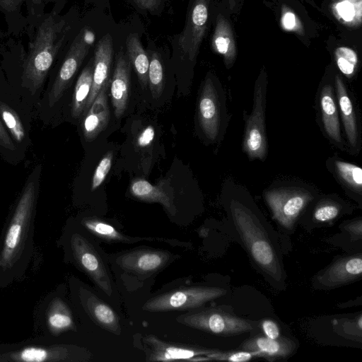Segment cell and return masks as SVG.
I'll return each mask as SVG.
<instances>
[{"instance_id": "1", "label": "cell", "mask_w": 362, "mask_h": 362, "mask_svg": "<svg viewBox=\"0 0 362 362\" xmlns=\"http://www.w3.org/2000/svg\"><path fill=\"white\" fill-rule=\"evenodd\" d=\"M224 206L232 232L255 269L274 288H286V274L279 237L246 188L229 180Z\"/></svg>"}, {"instance_id": "2", "label": "cell", "mask_w": 362, "mask_h": 362, "mask_svg": "<svg viewBox=\"0 0 362 362\" xmlns=\"http://www.w3.org/2000/svg\"><path fill=\"white\" fill-rule=\"evenodd\" d=\"M41 166L29 176L0 240V288L22 281L34 255V222Z\"/></svg>"}, {"instance_id": "3", "label": "cell", "mask_w": 362, "mask_h": 362, "mask_svg": "<svg viewBox=\"0 0 362 362\" xmlns=\"http://www.w3.org/2000/svg\"><path fill=\"white\" fill-rule=\"evenodd\" d=\"M69 26L64 19L48 16L37 29L24 63L23 83L32 92L40 89L62 47Z\"/></svg>"}, {"instance_id": "4", "label": "cell", "mask_w": 362, "mask_h": 362, "mask_svg": "<svg viewBox=\"0 0 362 362\" xmlns=\"http://www.w3.org/2000/svg\"><path fill=\"white\" fill-rule=\"evenodd\" d=\"M274 219L286 231H293L299 217L316 197L317 192L300 185H282L264 192Z\"/></svg>"}, {"instance_id": "5", "label": "cell", "mask_w": 362, "mask_h": 362, "mask_svg": "<svg viewBox=\"0 0 362 362\" xmlns=\"http://www.w3.org/2000/svg\"><path fill=\"white\" fill-rule=\"evenodd\" d=\"M267 95V78L265 72L262 71L255 84L252 112L245 117L243 150L252 160H264L267 155L265 120Z\"/></svg>"}, {"instance_id": "6", "label": "cell", "mask_w": 362, "mask_h": 362, "mask_svg": "<svg viewBox=\"0 0 362 362\" xmlns=\"http://www.w3.org/2000/svg\"><path fill=\"white\" fill-rule=\"evenodd\" d=\"M228 120L223 90L211 77L206 78L198 100V122L202 132L211 141L221 140Z\"/></svg>"}, {"instance_id": "7", "label": "cell", "mask_w": 362, "mask_h": 362, "mask_svg": "<svg viewBox=\"0 0 362 362\" xmlns=\"http://www.w3.org/2000/svg\"><path fill=\"white\" fill-rule=\"evenodd\" d=\"M179 321L190 327L221 336H233L255 329L257 322L241 318L216 308L180 316Z\"/></svg>"}, {"instance_id": "8", "label": "cell", "mask_w": 362, "mask_h": 362, "mask_svg": "<svg viewBox=\"0 0 362 362\" xmlns=\"http://www.w3.org/2000/svg\"><path fill=\"white\" fill-rule=\"evenodd\" d=\"M226 293V289L215 286L182 288L150 298L143 309L148 312H168L196 308Z\"/></svg>"}, {"instance_id": "9", "label": "cell", "mask_w": 362, "mask_h": 362, "mask_svg": "<svg viewBox=\"0 0 362 362\" xmlns=\"http://www.w3.org/2000/svg\"><path fill=\"white\" fill-rule=\"evenodd\" d=\"M93 40L94 34L88 28L81 29L75 37L49 92L47 101L50 107L63 96L88 54Z\"/></svg>"}, {"instance_id": "10", "label": "cell", "mask_w": 362, "mask_h": 362, "mask_svg": "<svg viewBox=\"0 0 362 362\" xmlns=\"http://www.w3.org/2000/svg\"><path fill=\"white\" fill-rule=\"evenodd\" d=\"M73 259L105 293H112V286L107 267L93 244L83 235L74 233L69 240Z\"/></svg>"}, {"instance_id": "11", "label": "cell", "mask_w": 362, "mask_h": 362, "mask_svg": "<svg viewBox=\"0 0 362 362\" xmlns=\"http://www.w3.org/2000/svg\"><path fill=\"white\" fill-rule=\"evenodd\" d=\"M362 255L341 257L320 270L312 279L313 286L319 290L334 289L361 279Z\"/></svg>"}, {"instance_id": "12", "label": "cell", "mask_w": 362, "mask_h": 362, "mask_svg": "<svg viewBox=\"0 0 362 362\" xmlns=\"http://www.w3.org/2000/svg\"><path fill=\"white\" fill-rule=\"evenodd\" d=\"M353 207L336 194L315 198L306 207L298 221L308 230L329 226L341 216L351 214Z\"/></svg>"}, {"instance_id": "13", "label": "cell", "mask_w": 362, "mask_h": 362, "mask_svg": "<svg viewBox=\"0 0 362 362\" xmlns=\"http://www.w3.org/2000/svg\"><path fill=\"white\" fill-rule=\"evenodd\" d=\"M209 0H193L178 45L182 52L194 61L199 52L208 20Z\"/></svg>"}, {"instance_id": "14", "label": "cell", "mask_w": 362, "mask_h": 362, "mask_svg": "<svg viewBox=\"0 0 362 362\" xmlns=\"http://www.w3.org/2000/svg\"><path fill=\"white\" fill-rule=\"evenodd\" d=\"M112 57V38L110 34H106L100 38L95 49L92 88L83 115L87 112L102 87L110 82V74Z\"/></svg>"}, {"instance_id": "15", "label": "cell", "mask_w": 362, "mask_h": 362, "mask_svg": "<svg viewBox=\"0 0 362 362\" xmlns=\"http://www.w3.org/2000/svg\"><path fill=\"white\" fill-rule=\"evenodd\" d=\"M334 84L338 110L346 141L350 150L357 154L360 150L361 141L355 107L344 82L339 75L335 76Z\"/></svg>"}, {"instance_id": "16", "label": "cell", "mask_w": 362, "mask_h": 362, "mask_svg": "<svg viewBox=\"0 0 362 362\" xmlns=\"http://www.w3.org/2000/svg\"><path fill=\"white\" fill-rule=\"evenodd\" d=\"M171 254L163 250H136L119 256L117 263L130 272L149 275L159 271L170 259Z\"/></svg>"}, {"instance_id": "17", "label": "cell", "mask_w": 362, "mask_h": 362, "mask_svg": "<svg viewBox=\"0 0 362 362\" xmlns=\"http://www.w3.org/2000/svg\"><path fill=\"white\" fill-rule=\"evenodd\" d=\"M319 107L324 133L332 144L344 149L337 100L329 83L325 84L320 90Z\"/></svg>"}, {"instance_id": "18", "label": "cell", "mask_w": 362, "mask_h": 362, "mask_svg": "<svg viewBox=\"0 0 362 362\" xmlns=\"http://www.w3.org/2000/svg\"><path fill=\"white\" fill-rule=\"evenodd\" d=\"M122 49L117 56V61L111 78L110 96L115 115L121 117L127 107L130 79V64Z\"/></svg>"}, {"instance_id": "19", "label": "cell", "mask_w": 362, "mask_h": 362, "mask_svg": "<svg viewBox=\"0 0 362 362\" xmlns=\"http://www.w3.org/2000/svg\"><path fill=\"white\" fill-rule=\"evenodd\" d=\"M241 347L243 350L255 353L257 357L274 361L290 356L296 351L297 344L286 337L270 339L258 335L244 341Z\"/></svg>"}, {"instance_id": "20", "label": "cell", "mask_w": 362, "mask_h": 362, "mask_svg": "<svg viewBox=\"0 0 362 362\" xmlns=\"http://www.w3.org/2000/svg\"><path fill=\"white\" fill-rule=\"evenodd\" d=\"M327 167L349 196L361 205L362 197L361 168L336 156L331 157L327 160Z\"/></svg>"}, {"instance_id": "21", "label": "cell", "mask_w": 362, "mask_h": 362, "mask_svg": "<svg viewBox=\"0 0 362 362\" xmlns=\"http://www.w3.org/2000/svg\"><path fill=\"white\" fill-rule=\"evenodd\" d=\"M110 83V82L102 87L94 101L84 114L82 129L84 137L88 141L94 140L108 124L110 110L107 90Z\"/></svg>"}, {"instance_id": "22", "label": "cell", "mask_w": 362, "mask_h": 362, "mask_svg": "<svg viewBox=\"0 0 362 362\" xmlns=\"http://www.w3.org/2000/svg\"><path fill=\"white\" fill-rule=\"evenodd\" d=\"M79 296L84 309L96 324L115 334L121 333L119 317L108 305L84 288Z\"/></svg>"}, {"instance_id": "23", "label": "cell", "mask_w": 362, "mask_h": 362, "mask_svg": "<svg viewBox=\"0 0 362 362\" xmlns=\"http://www.w3.org/2000/svg\"><path fill=\"white\" fill-rule=\"evenodd\" d=\"M70 350L66 346H26L0 357L2 361H69Z\"/></svg>"}, {"instance_id": "24", "label": "cell", "mask_w": 362, "mask_h": 362, "mask_svg": "<svg viewBox=\"0 0 362 362\" xmlns=\"http://www.w3.org/2000/svg\"><path fill=\"white\" fill-rule=\"evenodd\" d=\"M144 341L151 347L148 360L151 361H191L194 357L204 354L206 356L212 351L171 345L153 336L145 337Z\"/></svg>"}, {"instance_id": "25", "label": "cell", "mask_w": 362, "mask_h": 362, "mask_svg": "<svg viewBox=\"0 0 362 362\" xmlns=\"http://www.w3.org/2000/svg\"><path fill=\"white\" fill-rule=\"evenodd\" d=\"M165 184L153 185L144 179H136L130 185V192L136 198L162 204L170 214L175 212L173 196L165 187Z\"/></svg>"}, {"instance_id": "26", "label": "cell", "mask_w": 362, "mask_h": 362, "mask_svg": "<svg viewBox=\"0 0 362 362\" xmlns=\"http://www.w3.org/2000/svg\"><path fill=\"white\" fill-rule=\"evenodd\" d=\"M213 49L223 57L226 66H230L236 57V47L229 22L219 14L211 41Z\"/></svg>"}, {"instance_id": "27", "label": "cell", "mask_w": 362, "mask_h": 362, "mask_svg": "<svg viewBox=\"0 0 362 362\" xmlns=\"http://www.w3.org/2000/svg\"><path fill=\"white\" fill-rule=\"evenodd\" d=\"M46 322L51 333L55 335L75 328L71 312L61 299H55L49 306Z\"/></svg>"}, {"instance_id": "28", "label": "cell", "mask_w": 362, "mask_h": 362, "mask_svg": "<svg viewBox=\"0 0 362 362\" xmlns=\"http://www.w3.org/2000/svg\"><path fill=\"white\" fill-rule=\"evenodd\" d=\"M129 60L133 65L143 88L148 85L149 60L139 39L136 35H130L126 40Z\"/></svg>"}, {"instance_id": "29", "label": "cell", "mask_w": 362, "mask_h": 362, "mask_svg": "<svg viewBox=\"0 0 362 362\" xmlns=\"http://www.w3.org/2000/svg\"><path fill=\"white\" fill-rule=\"evenodd\" d=\"M90 63L86 66L76 81L72 100L71 115L78 118L84 111L93 83V69Z\"/></svg>"}, {"instance_id": "30", "label": "cell", "mask_w": 362, "mask_h": 362, "mask_svg": "<svg viewBox=\"0 0 362 362\" xmlns=\"http://www.w3.org/2000/svg\"><path fill=\"white\" fill-rule=\"evenodd\" d=\"M83 226L93 235L106 242L132 243L133 239L124 235L112 226L95 218H85Z\"/></svg>"}, {"instance_id": "31", "label": "cell", "mask_w": 362, "mask_h": 362, "mask_svg": "<svg viewBox=\"0 0 362 362\" xmlns=\"http://www.w3.org/2000/svg\"><path fill=\"white\" fill-rule=\"evenodd\" d=\"M0 119L10 133L12 140L23 144L27 140L23 123L15 110L0 100Z\"/></svg>"}, {"instance_id": "32", "label": "cell", "mask_w": 362, "mask_h": 362, "mask_svg": "<svg viewBox=\"0 0 362 362\" xmlns=\"http://www.w3.org/2000/svg\"><path fill=\"white\" fill-rule=\"evenodd\" d=\"M163 69L157 52H153L149 62L148 83L153 98H158L163 89Z\"/></svg>"}, {"instance_id": "33", "label": "cell", "mask_w": 362, "mask_h": 362, "mask_svg": "<svg viewBox=\"0 0 362 362\" xmlns=\"http://www.w3.org/2000/svg\"><path fill=\"white\" fill-rule=\"evenodd\" d=\"M334 57L339 71L346 77H352L358 64L356 52L347 47H339L335 49Z\"/></svg>"}, {"instance_id": "34", "label": "cell", "mask_w": 362, "mask_h": 362, "mask_svg": "<svg viewBox=\"0 0 362 362\" xmlns=\"http://www.w3.org/2000/svg\"><path fill=\"white\" fill-rule=\"evenodd\" d=\"M334 328L339 334L349 339H359L362 338V315L358 314L354 319H335Z\"/></svg>"}, {"instance_id": "35", "label": "cell", "mask_w": 362, "mask_h": 362, "mask_svg": "<svg viewBox=\"0 0 362 362\" xmlns=\"http://www.w3.org/2000/svg\"><path fill=\"white\" fill-rule=\"evenodd\" d=\"M362 0H341L334 7L337 16L347 23L361 21Z\"/></svg>"}, {"instance_id": "36", "label": "cell", "mask_w": 362, "mask_h": 362, "mask_svg": "<svg viewBox=\"0 0 362 362\" xmlns=\"http://www.w3.org/2000/svg\"><path fill=\"white\" fill-rule=\"evenodd\" d=\"M206 357L210 360L245 362L257 357V356L255 353L245 350L228 352L212 351L206 355Z\"/></svg>"}, {"instance_id": "37", "label": "cell", "mask_w": 362, "mask_h": 362, "mask_svg": "<svg viewBox=\"0 0 362 362\" xmlns=\"http://www.w3.org/2000/svg\"><path fill=\"white\" fill-rule=\"evenodd\" d=\"M112 157V153L109 151L100 160L93 175L91 182L92 191L95 190L105 180L111 168Z\"/></svg>"}, {"instance_id": "38", "label": "cell", "mask_w": 362, "mask_h": 362, "mask_svg": "<svg viewBox=\"0 0 362 362\" xmlns=\"http://www.w3.org/2000/svg\"><path fill=\"white\" fill-rule=\"evenodd\" d=\"M341 232L353 240L362 239V219L361 217L344 221L339 226Z\"/></svg>"}, {"instance_id": "39", "label": "cell", "mask_w": 362, "mask_h": 362, "mask_svg": "<svg viewBox=\"0 0 362 362\" xmlns=\"http://www.w3.org/2000/svg\"><path fill=\"white\" fill-rule=\"evenodd\" d=\"M11 136L0 119V150L2 152L6 151L8 152L14 151L16 148L14 145Z\"/></svg>"}, {"instance_id": "40", "label": "cell", "mask_w": 362, "mask_h": 362, "mask_svg": "<svg viewBox=\"0 0 362 362\" xmlns=\"http://www.w3.org/2000/svg\"><path fill=\"white\" fill-rule=\"evenodd\" d=\"M155 130L152 126H148L139 135L136 143L139 147L146 148L149 146L153 141Z\"/></svg>"}, {"instance_id": "41", "label": "cell", "mask_w": 362, "mask_h": 362, "mask_svg": "<svg viewBox=\"0 0 362 362\" xmlns=\"http://www.w3.org/2000/svg\"><path fill=\"white\" fill-rule=\"evenodd\" d=\"M261 327L265 337L270 339H277L280 337V329L277 324L272 320H264Z\"/></svg>"}, {"instance_id": "42", "label": "cell", "mask_w": 362, "mask_h": 362, "mask_svg": "<svg viewBox=\"0 0 362 362\" xmlns=\"http://www.w3.org/2000/svg\"><path fill=\"white\" fill-rule=\"evenodd\" d=\"M142 11L148 12L156 11L163 2V0H132Z\"/></svg>"}, {"instance_id": "43", "label": "cell", "mask_w": 362, "mask_h": 362, "mask_svg": "<svg viewBox=\"0 0 362 362\" xmlns=\"http://www.w3.org/2000/svg\"><path fill=\"white\" fill-rule=\"evenodd\" d=\"M282 23L286 29H293L296 25V16L290 11L286 12L282 18Z\"/></svg>"}, {"instance_id": "44", "label": "cell", "mask_w": 362, "mask_h": 362, "mask_svg": "<svg viewBox=\"0 0 362 362\" xmlns=\"http://www.w3.org/2000/svg\"><path fill=\"white\" fill-rule=\"evenodd\" d=\"M23 0H0V6L6 11H12L17 8Z\"/></svg>"}, {"instance_id": "45", "label": "cell", "mask_w": 362, "mask_h": 362, "mask_svg": "<svg viewBox=\"0 0 362 362\" xmlns=\"http://www.w3.org/2000/svg\"><path fill=\"white\" fill-rule=\"evenodd\" d=\"M31 1L35 4H40L42 1V0H31Z\"/></svg>"}]
</instances>
